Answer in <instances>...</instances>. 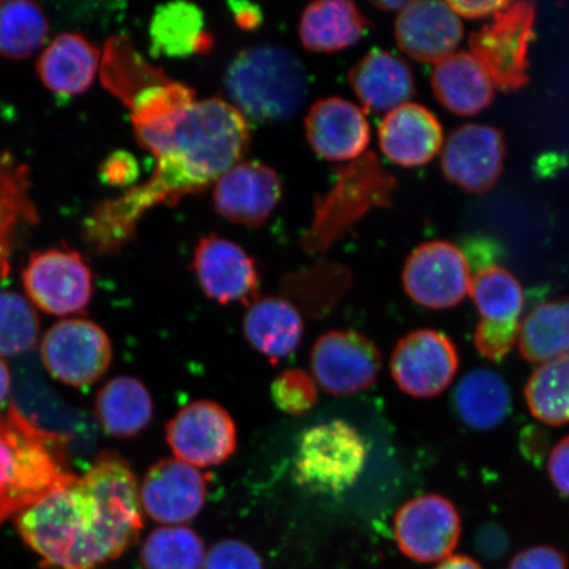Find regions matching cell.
Here are the masks:
<instances>
[{
	"label": "cell",
	"instance_id": "e0dca14e",
	"mask_svg": "<svg viewBox=\"0 0 569 569\" xmlns=\"http://www.w3.org/2000/svg\"><path fill=\"white\" fill-rule=\"evenodd\" d=\"M507 147L497 128L466 124L448 138L442 170L448 181L473 194L487 193L500 180Z\"/></svg>",
	"mask_w": 569,
	"mask_h": 569
},
{
	"label": "cell",
	"instance_id": "7402d4cb",
	"mask_svg": "<svg viewBox=\"0 0 569 569\" xmlns=\"http://www.w3.org/2000/svg\"><path fill=\"white\" fill-rule=\"evenodd\" d=\"M101 63V52L84 36L63 32L40 54L36 70L46 88L73 97L91 88Z\"/></svg>",
	"mask_w": 569,
	"mask_h": 569
},
{
	"label": "cell",
	"instance_id": "836d02e7",
	"mask_svg": "<svg viewBox=\"0 0 569 569\" xmlns=\"http://www.w3.org/2000/svg\"><path fill=\"white\" fill-rule=\"evenodd\" d=\"M525 400L538 421L569 423V351L539 366L526 383Z\"/></svg>",
	"mask_w": 569,
	"mask_h": 569
},
{
	"label": "cell",
	"instance_id": "681fc988",
	"mask_svg": "<svg viewBox=\"0 0 569 569\" xmlns=\"http://www.w3.org/2000/svg\"><path fill=\"white\" fill-rule=\"evenodd\" d=\"M11 390V375L10 369L6 362L0 359V405H2Z\"/></svg>",
	"mask_w": 569,
	"mask_h": 569
},
{
	"label": "cell",
	"instance_id": "816d5d0a",
	"mask_svg": "<svg viewBox=\"0 0 569 569\" xmlns=\"http://www.w3.org/2000/svg\"><path fill=\"white\" fill-rule=\"evenodd\" d=\"M4 459H6V450H4V446L2 443V440H0V472H2V468H3V465H4Z\"/></svg>",
	"mask_w": 569,
	"mask_h": 569
},
{
	"label": "cell",
	"instance_id": "4316f807",
	"mask_svg": "<svg viewBox=\"0 0 569 569\" xmlns=\"http://www.w3.org/2000/svg\"><path fill=\"white\" fill-rule=\"evenodd\" d=\"M153 412L151 393L131 376L113 377L96 396L98 422L113 438L139 436L152 422Z\"/></svg>",
	"mask_w": 569,
	"mask_h": 569
},
{
	"label": "cell",
	"instance_id": "d590c367",
	"mask_svg": "<svg viewBox=\"0 0 569 569\" xmlns=\"http://www.w3.org/2000/svg\"><path fill=\"white\" fill-rule=\"evenodd\" d=\"M49 33L39 4L26 0L0 2V56L23 60L38 52Z\"/></svg>",
	"mask_w": 569,
	"mask_h": 569
},
{
	"label": "cell",
	"instance_id": "ac0fdd59",
	"mask_svg": "<svg viewBox=\"0 0 569 569\" xmlns=\"http://www.w3.org/2000/svg\"><path fill=\"white\" fill-rule=\"evenodd\" d=\"M282 184L272 168L258 161H240L213 187V206L232 223L260 227L280 203Z\"/></svg>",
	"mask_w": 569,
	"mask_h": 569
},
{
	"label": "cell",
	"instance_id": "7bdbcfd3",
	"mask_svg": "<svg viewBox=\"0 0 569 569\" xmlns=\"http://www.w3.org/2000/svg\"><path fill=\"white\" fill-rule=\"evenodd\" d=\"M103 180L112 187H131L139 177V163L131 153L113 152L101 167Z\"/></svg>",
	"mask_w": 569,
	"mask_h": 569
},
{
	"label": "cell",
	"instance_id": "3957f363",
	"mask_svg": "<svg viewBox=\"0 0 569 569\" xmlns=\"http://www.w3.org/2000/svg\"><path fill=\"white\" fill-rule=\"evenodd\" d=\"M6 459L0 472V528L21 511L70 486L68 438L42 430L17 405L0 412Z\"/></svg>",
	"mask_w": 569,
	"mask_h": 569
},
{
	"label": "cell",
	"instance_id": "bcb514c9",
	"mask_svg": "<svg viewBox=\"0 0 569 569\" xmlns=\"http://www.w3.org/2000/svg\"><path fill=\"white\" fill-rule=\"evenodd\" d=\"M479 550L488 557H498L508 547L507 533L497 526H487L478 537Z\"/></svg>",
	"mask_w": 569,
	"mask_h": 569
},
{
	"label": "cell",
	"instance_id": "7dc6e473",
	"mask_svg": "<svg viewBox=\"0 0 569 569\" xmlns=\"http://www.w3.org/2000/svg\"><path fill=\"white\" fill-rule=\"evenodd\" d=\"M234 21L241 30L253 31L262 23V12L258 6L246 2L230 3Z\"/></svg>",
	"mask_w": 569,
	"mask_h": 569
},
{
	"label": "cell",
	"instance_id": "603a6c76",
	"mask_svg": "<svg viewBox=\"0 0 569 569\" xmlns=\"http://www.w3.org/2000/svg\"><path fill=\"white\" fill-rule=\"evenodd\" d=\"M348 81L362 106L391 111L415 96V76L407 62L382 49H373L355 63Z\"/></svg>",
	"mask_w": 569,
	"mask_h": 569
},
{
	"label": "cell",
	"instance_id": "9c48e42d",
	"mask_svg": "<svg viewBox=\"0 0 569 569\" xmlns=\"http://www.w3.org/2000/svg\"><path fill=\"white\" fill-rule=\"evenodd\" d=\"M41 360L56 380L70 387H88L109 369L111 340L101 326L89 319H63L42 338Z\"/></svg>",
	"mask_w": 569,
	"mask_h": 569
},
{
	"label": "cell",
	"instance_id": "e575fe53",
	"mask_svg": "<svg viewBox=\"0 0 569 569\" xmlns=\"http://www.w3.org/2000/svg\"><path fill=\"white\" fill-rule=\"evenodd\" d=\"M469 296L481 319L498 323L521 322L523 289L508 269L498 266L479 269L471 281Z\"/></svg>",
	"mask_w": 569,
	"mask_h": 569
},
{
	"label": "cell",
	"instance_id": "ba28073f",
	"mask_svg": "<svg viewBox=\"0 0 569 569\" xmlns=\"http://www.w3.org/2000/svg\"><path fill=\"white\" fill-rule=\"evenodd\" d=\"M23 284L28 300L56 317L82 315L94 293L87 261L67 248L33 252L23 270Z\"/></svg>",
	"mask_w": 569,
	"mask_h": 569
},
{
	"label": "cell",
	"instance_id": "d4e9b609",
	"mask_svg": "<svg viewBox=\"0 0 569 569\" xmlns=\"http://www.w3.org/2000/svg\"><path fill=\"white\" fill-rule=\"evenodd\" d=\"M244 336L256 351L272 362L293 353L303 336V320L293 303L281 297L259 298L246 312Z\"/></svg>",
	"mask_w": 569,
	"mask_h": 569
},
{
	"label": "cell",
	"instance_id": "60d3db41",
	"mask_svg": "<svg viewBox=\"0 0 569 569\" xmlns=\"http://www.w3.org/2000/svg\"><path fill=\"white\" fill-rule=\"evenodd\" d=\"M202 569H264V565L251 546L238 539H224L206 552Z\"/></svg>",
	"mask_w": 569,
	"mask_h": 569
},
{
	"label": "cell",
	"instance_id": "c3c4849f",
	"mask_svg": "<svg viewBox=\"0 0 569 569\" xmlns=\"http://www.w3.org/2000/svg\"><path fill=\"white\" fill-rule=\"evenodd\" d=\"M436 569H483L478 560L467 555H452V557L440 561Z\"/></svg>",
	"mask_w": 569,
	"mask_h": 569
},
{
	"label": "cell",
	"instance_id": "83f0119b",
	"mask_svg": "<svg viewBox=\"0 0 569 569\" xmlns=\"http://www.w3.org/2000/svg\"><path fill=\"white\" fill-rule=\"evenodd\" d=\"M149 38L152 53L170 59L208 53L213 46L204 28L203 12L188 2L159 7L149 26Z\"/></svg>",
	"mask_w": 569,
	"mask_h": 569
},
{
	"label": "cell",
	"instance_id": "5bb4252c",
	"mask_svg": "<svg viewBox=\"0 0 569 569\" xmlns=\"http://www.w3.org/2000/svg\"><path fill=\"white\" fill-rule=\"evenodd\" d=\"M167 442L176 459L197 468L216 467L237 450V425L219 403L199 400L170 419Z\"/></svg>",
	"mask_w": 569,
	"mask_h": 569
},
{
	"label": "cell",
	"instance_id": "7a4b0ae2",
	"mask_svg": "<svg viewBox=\"0 0 569 569\" xmlns=\"http://www.w3.org/2000/svg\"><path fill=\"white\" fill-rule=\"evenodd\" d=\"M142 513L131 469L102 462L21 511L16 526L42 569H94L137 543Z\"/></svg>",
	"mask_w": 569,
	"mask_h": 569
},
{
	"label": "cell",
	"instance_id": "7c38bea8",
	"mask_svg": "<svg viewBox=\"0 0 569 569\" xmlns=\"http://www.w3.org/2000/svg\"><path fill=\"white\" fill-rule=\"evenodd\" d=\"M459 353L446 333L422 329L398 340L390 373L403 393L416 398L442 395L459 371Z\"/></svg>",
	"mask_w": 569,
	"mask_h": 569
},
{
	"label": "cell",
	"instance_id": "4dcf8cb0",
	"mask_svg": "<svg viewBox=\"0 0 569 569\" xmlns=\"http://www.w3.org/2000/svg\"><path fill=\"white\" fill-rule=\"evenodd\" d=\"M196 102L193 89L167 78L139 91L126 107L131 112L134 133H149L170 130Z\"/></svg>",
	"mask_w": 569,
	"mask_h": 569
},
{
	"label": "cell",
	"instance_id": "74e56055",
	"mask_svg": "<svg viewBox=\"0 0 569 569\" xmlns=\"http://www.w3.org/2000/svg\"><path fill=\"white\" fill-rule=\"evenodd\" d=\"M40 337V320L28 298L0 290V356L13 358L33 350Z\"/></svg>",
	"mask_w": 569,
	"mask_h": 569
},
{
	"label": "cell",
	"instance_id": "6da1fadb",
	"mask_svg": "<svg viewBox=\"0 0 569 569\" xmlns=\"http://www.w3.org/2000/svg\"><path fill=\"white\" fill-rule=\"evenodd\" d=\"M151 152L149 180L98 203L84 219L83 238L98 253H112L134 238L141 219L156 206H172L201 193L243 159L251 131L247 119L224 99L197 101L168 131L134 134Z\"/></svg>",
	"mask_w": 569,
	"mask_h": 569
},
{
	"label": "cell",
	"instance_id": "b9f144b4",
	"mask_svg": "<svg viewBox=\"0 0 569 569\" xmlns=\"http://www.w3.org/2000/svg\"><path fill=\"white\" fill-rule=\"evenodd\" d=\"M507 569H569L563 551L549 545L528 547L515 555Z\"/></svg>",
	"mask_w": 569,
	"mask_h": 569
},
{
	"label": "cell",
	"instance_id": "cb8c5ba5",
	"mask_svg": "<svg viewBox=\"0 0 569 569\" xmlns=\"http://www.w3.org/2000/svg\"><path fill=\"white\" fill-rule=\"evenodd\" d=\"M431 84L440 104L459 117H473L495 99V83L471 53H452L436 63Z\"/></svg>",
	"mask_w": 569,
	"mask_h": 569
},
{
	"label": "cell",
	"instance_id": "1f68e13d",
	"mask_svg": "<svg viewBox=\"0 0 569 569\" xmlns=\"http://www.w3.org/2000/svg\"><path fill=\"white\" fill-rule=\"evenodd\" d=\"M28 188L27 169L10 154H0V281L10 272L11 243L18 227L36 222Z\"/></svg>",
	"mask_w": 569,
	"mask_h": 569
},
{
	"label": "cell",
	"instance_id": "ee69618b",
	"mask_svg": "<svg viewBox=\"0 0 569 569\" xmlns=\"http://www.w3.org/2000/svg\"><path fill=\"white\" fill-rule=\"evenodd\" d=\"M547 471H549L553 487L561 495L569 497V436L552 448L549 461H547Z\"/></svg>",
	"mask_w": 569,
	"mask_h": 569
},
{
	"label": "cell",
	"instance_id": "f35d334b",
	"mask_svg": "<svg viewBox=\"0 0 569 569\" xmlns=\"http://www.w3.org/2000/svg\"><path fill=\"white\" fill-rule=\"evenodd\" d=\"M272 397L281 411L290 416H303L318 401L317 381L302 369L290 368L276 377Z\"/></svg>",
	"mask_w": 569,
	"mask_h": 569
},
{
	"label": "cell",
	"instance_id": "5b68a950",
	"mask_svg": "<svg viewBox=\"0 0 569 569\" xmlns=\"http://www.w3.org/2000/svg\"><path fill=\"white\" fill-rule=\"evenodd\" d=\"M395 183L372 153L351 162L340 172L330 193L316 202L315 220L302 241L305 249L323 251L367 211L387 208Z\"/></svg>",
	"mask_w": 569,
	"mask_h": 569
},
{
	"label": "cell",
	"instance_id": "8fae6325",
	"mask_svg": "<svg viewBox=\"0 0 569 569\" xmlns=\"http://www.w3.org/2000/svg\"><path fill=\"white\" fill-rule=\"evenodd\" d=\"M461 530L459 510L440 495L411 498L395 516L398 549L418 563H440L452 557L460 542Z\"/></svg>",
	"mask_w": 569,
	"mask_h": 569
},
{
	"label": "cell",
	"instance_id": "f1b7e54d",
	"mask_svg": "<svg viewBox=\"0 0 569 569\" xmlns=\"http://www.w3.org/2000/svg\"><path fill=\"white\" fill-rule=\"evenodd\" d=\"M453 408L467 426L475 430H492L511 410V391L502 377L489 369L467 373L453 393Z\"/></svg>",
	"mask_w": 569,
	"mask_h": 569
},
{
	"label": "cell",
	"instance_id": "d6986e66",
	"mask_svg": "<svg viewBox=\"0 0 569 569\" xmlns=\"http://www.w3.org/2000/svg\"><path fill=\"white\" fill-rule=\"evenodd\" d=\"M306 138L319 158L355 161L365 156L371 126L365 111L347 99L330 97L312 104L305 120Z\"/></svg>",
	"mask_w": 569,
	"mask_h": 569
},
{
	"label": "cell",
	"instance_id": "f907efd6",
	"mask_svg": "<svg viewBox=\"0 0 569 569\" xmlns=\"http://www.w3.org/2000/svg\"><path fill=\"white\" fill-rule=\"evenodd\" d=\"M408 2H373V6L377 7V9L382 11H402L405 9V6H407Z\"/></svg>",
	"mask_w": 569,
	"mask_h": 569
},
{
	"label": "cell",
	"instance_id": "f6af8a7d",
	"mask_svg": "<svg viewBox=\"0 0 569 569\" xmlns=\"http://www.w3.org/2000/svg\"><path fill=\"white\" fill-rule=\"evenodd\" d=\"M451 9L457 12L458 17L466 19H481L490 16H497L498 12L507 9L510 2H492V0H486V2H457L451 0L447 2Z\"/></svg>",
	"mask_w": 569,
	"mask_h": 569
},
{
	"label": "cell",
	"instance_id": "2e32d148",
	"mask_svg": "<svg viewBox=\"0 0 569 569\" xmlns=\"http://www.w3.org/2000/svg\"><path fill=\"white\" fill-rule=\"evenodd\" d=\"M208 481L197 467L166 459L151 468L140 487L142 511L153 521L180 526L201 513Z\"/></svg>",
	"mask_w": 569,
	"mask_h": 569
},
{
	"label": "cell",
	"instance_id": "52a82bcc",
	"mask_svg": "<svg viewBox=\"0 0 569 569\" xmlns=\"http://www.w3.org/2000/svg\"><path fill=\"white\" fill-rule=\"evenodd\" d=\"M536 18V4L510 2L495 16L492 23L469 36L471 54L487 70L496 88L515 91L529 82Z\"/></svg>",
	"mask_w": 569,
	"mask_h": 569
},
{
	"label": "cell",
	"instance_id": "8d00e7d4",
	"mask_svg": "<svg viewBox=\"0 0 569 569\" xmlns=\"http://www.w3.org/2000/svg\"><path fill=\"white\" fill-rule=\"evenodd\" d=\"M204 558L202 538L184 526L153 530L140 550L144 569H202Z\"/></svg>",
	"mask_w": 569,
	"mask_h": 569
},
{
	"label": "cell",
	"instance_id": "277c9868",
	"mask_svg": "<svg viewBox=\"0 0 569 569\" xmlns=\"http://www.w3.org/2000/svg\"><path fill=\"white\" fill-rule=\"evenodd\" d=\"M229 103L258 123H281L301 110L309 78L298 57L280 44H259L233 57L224 73Z\"/></svg>",
	"mask_w": 569,
	"mask_h": 569
},
{
	"label": "cell",
	"instance_id": "4fadbf2b",
	"mask_svg": "<svg viewBox=\"0 0 569 569\" xmlns=\"http://www.w3.org/2000/svg\"><path fill=\"white\" fill-rule=\"evenodd\" d=\"M310 365L318 386L333 396H351L373 386L381 371V353L365 333L336 330L317 339Z\"/></svg>",
	"mask_w": 569,
	"mask_h": 569
},
{
	"label": "cell",
	"instance_id": "ffe728a7",
	"mask_svg": "<svg viewBox=\"0 0 569 569\" xmlns=\"http://www.w3.org/2000/svg\"><path fill=\"white\" fill-rule=\"evenodd\" d=\"M462 34L460 18L447 2H408L396 20L398 47L411 59L426 63L452 54Z\"/></svg>",
	"mask_w": 569,
	"mask_h": 569
},
{
	"label": "cell",
	"instance_id": "30bf717a",
	"mask_svg": "<svg viewBox=\"0 0 569 569\" xmlns=\"http://www.w3.org/2000/svg\"><path fill=\"white\" fill-rule=\"evenodd\" d=\"M471 269L465 253L450 241L436 240L419 246L405 262L403 289L422 308H455L469 295Z\"/></svg>",
	"mask_w": 569,
	"mask_h": 569
},
{
	"label": "cell",
	"instance_id": "ab89813d",
	"mask_svg": "<svg viewBox=\"0 0 569 569\" xmlns=\"http://www.w3.org/2000/svg\"><path fill=\"white\" fill-rule=\"evenodd\" d=\"M521 322L498 323L481 319L473 332L476 350L489 361L500 362L515 350Z\"/></svg>",
	"mask_w": 569,
	"mask_h": 569
},
{
	"label": "cell",
	"instance_id": "9a60e30c",
	"mask_svg": "<svg viewBox=\"0 0 569 569\" xmlns=\"http://www.w3.org/2000/svg\"><path fill=\"white\" fill-rule=\"evenodd\" d=\"M193 270L203 293L220 305L259 300L260 273L244 248L231 240L208 234L199 241Z\"/></svg>",
	"mask_w": 569,
	"mask_h": 569
},
{
	"label": "cell",
	"instance_id": "f546056e",
	"mask_svg": "<svg viewBox=\"0 0 569 569\" xmlns=\"http://www.w3.org/2000/svg\"><path fill=\"white\" fill-rule=\"evenodd\" d=\"M519 353L532 365H543L569 351V297L537 305L521 320Z\"/></svg>",
	"mask_w": 569,
	"mask_h": 569
},
{
	"label": "cell",
	"instance_id": "d6a6232c",
	"mask_svg": "<svg viewBox=\"0 0 569 569\" xmlns=\"http://www.w3.org/2000/svg\"><path fill=\"white\" fill-rule=\"evenodd\" d=\"M101 76L104 88L124 104L149 84L169 78L162 70L149 66L124 36H117L107 42Z\"/></svg>",
	"mask_w": 569,
	"mask_h": 569
},
{
	"label": "cell",
	"instance_id": "484cf974",
	"mask_svg": "<svg viewBox=\"0 0 569 569\" xmlns=\"http://www.w3.org/2000/svg\"><path fill=\"white\" fill-rule=\"evenodd\" d=\"M368 28V19L352 2L322 0L306 7L302 13L301 44L311 53H337L358 44Z\"/></svg>",
	"mask_w": 569,
	"mask_h": 569
},
{
	"label": "cell",
	"instance_id": "44dd1931",
	"mask_svg": "<svg viewBox=\"0 0 569 569\" xmlns=\"http://www.w3.org/2000/svg\"><path fill=\"white\" fill-rule=\"evenodd\" d=\"M381 151L403 168L426 166L443 146V128L436 116L418 103H405L387 113L379 127Z\"/></svg>",
	"mask_w": 569,
	"mask_h": 569
},
{
	"label": "cell",
	"instance_id": "8992f818",
	"mask_svg": "<svg viewBox=\"0 0 569 569\" xmlns=\"http://www.w3.org/2000/svg\"><path fill=\"white\" fill-rule=\"evenodd\" d=\"M368 447L361 433L345 421L311 427L298 443L295 476L298 486L319 495H338L353 486L366 467Z\"/></svg>",
	"mask_w": 569,
	"mask_h": 569
}]
</instances>
